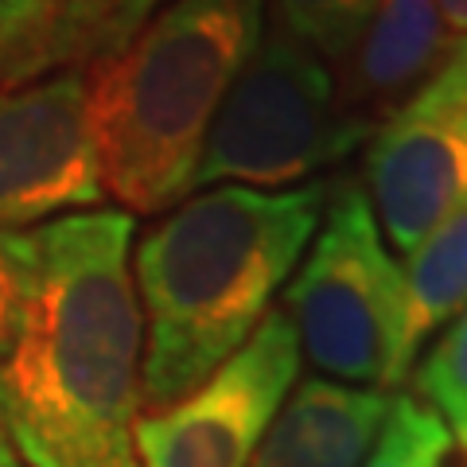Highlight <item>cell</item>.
<instances>
[{"label":"cell","instance_id":"obj_4","mask_svg":"<svg viewBox=\"0 0 467 467\" xmlns=\"http://www.w3.org/2000/svg\"><path fill=\"white\" fill-rule=\"evenodd\" d=\"M300 355L347 386L393 389L405 358V276L382 242L362 183L335 180L319 234L285 292Z\"/></svg>","mask_w":467,"mask_h":467},{"label":"cell","instance_id":"obj_8","mask_svg":"<svg viewBox=\"0 0 467 467\" xmlns=\"http://www.w3.org/2000/svg\"><path fill=\"white\" fill-rule=\"evenodd\" d=\"M362 180L378 226L409 257L467 199V129L429 94L409 98L367 140Z\"/></svg>","mask_w":467,"mask_h":467},{"label":"cell","instance_id":"obj_10","mask_svg":"<svg viewBox=\"0 0 467 467\" xmlns=\"http://www.w3.org/2000/svg\"><path fill=\"white\" fill-rule=\"evenodd\" d=\"M386 413V389L304 378L276 409L250 467H362Z\"/></svg>","mask_w":467,"mask_h":467},{"label":"cell","instance_id":"obj_2","mask_svg":"<svg viewBox=\"0 0 467 467\" xmlns=\"http://www.w3.org/2000/svg\"><path fill=\"white\" fill-rule=\"evenodd\" d=\"M327 195L324 180L288 192L223 183L175 202L144 234L140 405L156 413L187 398L250 339L312 245Z\"/></svg>","mask_w":467,"mask_h":467},{"label":"cell","instance_id":"obj_16","mask_svg":"<svg viewBox=\"0 0 467 467\" xmlns=\"http://www.w3.org/2000/svg\"><path fill=\"white\" fill-rule=\"evenodd\" d=\"M32 242L24 230H0V358L12 350L24 319V288Z\"/></svg>","mask_w":467,"mask_h":467},{"label":"cell","instance_id":"obj_17","mask_svg":"<svg viewBox=\"0 0 467 467\" xmlns=\"http://www.w3.org/2000/svg\"><path fill=\"white\" fill-rule=\"evenodd\" d=\"M420 94H429L436 106L448 109L467 129V43H456V47L448 51L441 70L429 78V86Z\"/></svg>","mask_w":467,"mask_h":467},{"label":"cell","instance_id":"obj_19","mask_svg":"<svg viewBox=\"0 0 467 467\" xmlns=\"http://www.w3.org/2000/svg\"><path fill=\"white\" fill-rule=\"evenodd\" d=\"M441 5V16L448 27V43H467V0H436Z\"/></svg>","mask_w":467,"mask_h":467},{"label":"cell","instance_id":"obj_9","mask_svg":"<svg viewBox=\"0 0 467 467\" xmlns=\"http://www.w3.org/2000/svg\"><path fill=\"white\" fill-rule=\"evenodd\" d=\"M448 27L436 0H382L343 58L339 117L367 144L448 58Z\"/></svg>","mask_w":467,"mask_h":467},{"label":"cell","instance_id":"obj_13","mask_svg":"<svg viewBox=\"0 0 467 467\" xmlns=\"http://www.w3.org/2000/svg\"><path fill=\"white\" fill-rule=\"evenodd\" d=\"M382 0H265V16L292 32L335 70L355 51Z\"/></svg>","mask_w":467,"mask_h":467},{"label":"cell","instance_id":"obj_18","mask_svg":"<svg viewBox=\"0 0 467 467\" xmlns=\"http://www.w3.org/2000/svg\"><path fill=\"white\" fill-rule=\"evenodd\" d=\"M39 8H43V0H0V67L20 47V39L36 24Z\"/></svg>","mask_w":467,"mask_h":467},{"label":"cell","instance_id":"obj_7","mask_svg":"<svg viewBox=\"0 0 467 467\" xmlns=\"http://www.w3.org/2000/svg\"><path fill=\"white\" fill-rule=\"evenodd\" d=\"M101 199L86 70L0 86V230L43 226Z\"/></svg>","mask_w":467,"mask_h":467},{"label":"cell","instance_id":"obj_14","mask_svg":"<svg viewBox=\"0 0 467 467\" xmlns=\"http://www.w3.org/2000/svg\"><path fill=\"white\" fill-rule=\"evenodd\" d=\"M448 451L451 429L420 398L398 393L362 467H448Z\"/></svg>","mask_w":467,"mask_h":467},{"label":"cell","instance_id":"obj_11","mask_svg":"<svg viewBox=\"0 0 467 467\" xmlns=\"http://www.w3.org/2000/svg\"><path fill=\"white\" fill-rule=\"evenodd\" d=\"M164 5L168 0H43L36 24L0 67V86L109 63Z\"/></svg>","mask_w":467,"mask_h":467},{"label":"cell","instance_id":"obj_1","mask_svg":"<svg viewBox=\"0 0 467 467\" xmlns=\"http://www.w3.org/2000/svg\"><path fill=\"white\" fill-rule=\"evenodd\" d=\"M24 319L0 358V413L27 467H140L144 319L133 214L78 211L27 230Z\"/></svg>","mask_w":467,"mask_h":467},{"label":"cell","instance_id":"obj_6","mask_svg":"<svg viewBox=\"0 0 467 467\" xmlns=\"http://www.w3.org/2000/svg\"><path fill=\"white\" fill-rule=\"evenodd\" d=\"M300 374V339L285 308L187 398L144 413L133 429L140 467H250L261 436Z\"/></svg>","mask_w":467,"mask_h":467},{"label":"cell","instance_id":"obj_20","mask_svg":"<svg viewBox=\"0 0 467 467\" xmlns=\"http://www.w3.org/2000/svg\"><path fill=\"white\" fill-rule=\"evenodd\" d=\"M0 467H27V463H24V456L16 451V444H12V436H8L5 413H0Z\"/></svg>","mask_w":467,"mask_h":467},{"label":"cell","instance_id":"obj_3","mask_svg":"<svg viewBox=\"0 0 467 467\" xmlns=\"http://www.w3.org/2000/svg\"><path fill=\"white\" fill-rule=\"evenodd\" d=\"M265 32V0H168L121 55L86 70L106 195L160 214L192 195L202 140Z\"/></svg>","mask_w":467,"mask_h":467},{"label":"cell","instance_id":"obj_5","mask_svg":"<svg viewBox=\"0 0 467 467\" xmlns=\"http://www.w3.org/2000/svg\"><path fill=\"white\" fill-rule=\"evenodd\" d=\"M355 149H362V137L339 117L335 70L265 16L250 63L234 78L202 140L192 195L223 183L288 192L343 164Z\"/></svg>","mask_w":467,"mask_h":467},{"label":"cell","instance_id":"obj_21","mask_svg":"<svg viewBox=\"0 0 467 467\" xmlns=\"http://www.w3.org/2000/svg\"><path fill=\"white\" fill-rule=\"evenodd\" d=\"M460 448H463V456H467V436H463V441H460Z\"/></svg>","mask_w":467,"mask_h":467},{"label":"cell","instance_id":"obj_12","mask_svg":"<svg viewBox=\"0 0 467 467\" xmlns=\"http://www.w3.org/2000/svg\"><path fill=\"white\" fill-rule=\"evenodd\" d=\"M405 358L467 308V199L451 207L432 234L405 257Z\"/></svg>","mask_w":467,"mask_h":467},{"label":"cell","instance_id":"obj_15","mask_svg":"<svg viewBox=\"0 0 467 467\" xmlns=\"http://www.w3.org/2000/svg\"><path fill=\"white\" fill-rule=\"evenodd\" d=\"M417 398L451 429L456 441L467 436V308L444 327L436 347L417 367Z\"/></svg>","mask_w":467,"mask_h":467}]
</instances>
